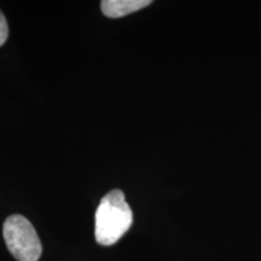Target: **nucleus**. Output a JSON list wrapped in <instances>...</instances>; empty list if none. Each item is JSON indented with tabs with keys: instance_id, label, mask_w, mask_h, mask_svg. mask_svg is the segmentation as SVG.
Masks as SVG:
<instances>
[{
	"instance_id": "1",
	"label": "nucleus",
	"mask_w": 261,
	"mask_h": 261,
	"mask_svg": "<svg viewBox=\"0 0 261 261\" xmlns=\"http://www.w3.org/2000/svg\"><path fill=\"white\" fill-rule=\"evenodd\" d=\"M133 223V213L125 200V194L119 189L104 196L94 217V236L100 246L115 244Z\"/></svg>"
},
{
	"instance_id": "2",
	"label": "nucleus",
	"mask_w": 261,
	"mask_h": 261,
	"mask_svg": "<svg viewBox=\"0 0 261 261\" xmlns=\"http://www.w3.org/2000/svg\"><path fill=\"white\" fill-rule=\"evenodd\" d=\"M3 234L9 252L17 261H38L42 246L37 231L23 215H10L3 226Z\"/></svg>"
},
{
	"instance_id": "3",
	"label": "nucleus",
	"mask_w": 261,
	"mask_h": 261,
	"mask_svg": "<svg viewBox=\"0 0 261 261\" xmlns=\"http://www.w3.org/2000/svg\"><path fill=\"white\" fill-rule=\"evenodd\" d=\"M150 4V0H103L100 3V10L107 17L120 18L139 11Z\"/></svg>"
},
{
	"instance_id": "4",
	"label": "nucleus",
	"mask_w": 261,
	"mask_h": 261,
	"mask_svg": "<svg viewBox=\"0 0 261 261\" xmlns=\"http://www.w3.org/2000/svg\"><path fill=\"white\" fill-rule=\"evenodd\" d=\"M9 37V27L8 22H6L5 16L0 11V46L5 44Z\"/></svg>"
}]
</instances>
